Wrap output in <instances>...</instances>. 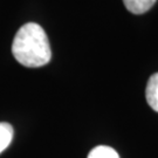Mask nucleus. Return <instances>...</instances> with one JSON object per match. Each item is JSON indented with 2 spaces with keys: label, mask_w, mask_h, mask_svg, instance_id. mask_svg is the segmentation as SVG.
I'll return each instance as SVG.
<instances>
[{
  "label": "nucleus",
  "mask_w": 158,
  "mask_h": 158,
  "mask_svg": "<svg viewBox=\"0 0 158 158\" xmlns=\"http://www.w3.org/2000/svg\"><path fill=\"white\" fill-rule=\"evenodd\" d=\"M12 53L25 67L38 68L47 64L52 59V49L45 29L35 23H25L14 36Z\"/></svg>",
  "instance_id": "1"
},
{
  "label": "nucleus",
  "mask_w": 158,
  "mask_h": 158,
  "mask_svg": "<svg viewBox=\"0 0 158 158\" xmlns=\"http://www.w3.org/2000/svg\"><path fill=\"white\" fill-rule=\"evenodd\" d=\"M145 97L148 104L158 113V73L152 74L148 81Z\"/></svg>",
  "instance_id": "2"
},
{
  "label": "nucleus",
  "mask_w": 158,
  "mask_h": 158,
  "mask_svg": "<svg viewBox=\"0 0 158 158\" xmlns=\"http://www.w3.org/2000/svg\"><path fill=\"white\" fill-rule=\"evenodd\" d=\"M157 0H123L127 10L134 14H143L149 11Z\"/></svg>",
  "instance_id": "3"
},
{
  "label": "nucleus",
  "mask_w": 158,
  "mask_h": 158,
  "mask_svg": "<svg viewBox=\"0 0 158 158\" xmlns=\"http://www.w3.org/2000/svg\"><path fill=\"white\" fill-rule=\"evenodd\" d=\"M14 135V130L10 123L0 122V153L11 144Z\"/></svg>",
  "instance_id": "4"
},
{
  "label": "nucleus",
  "mask_w": 158,
  "mask_h": 158,
  "mask_svg": "<svg viewBox=\"0 0 158 158\" xmlns=\"http://www.w3.org/2000/svg\"><path fill=\"white\" fill-rule=\"evenodd\" d=\"M88 158H119V156L113 148L107 145H98L89 152Z\"/></svg>",
  "instance_id": "5"
}]
</instances>
